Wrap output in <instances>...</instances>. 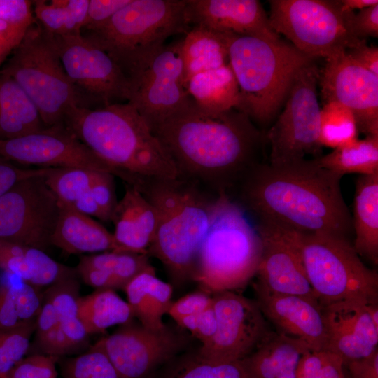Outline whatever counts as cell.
Returning a JSON list of instances; mask_svg holds the SVG:
<instances>
[{"instance_id": "cell-1", "label": "cell", "mask_w": 378, "mask_h": 378, "mask_svg": "<svg viewBox=\"0 0 378 378\" xmlns=\"http://www.w3.org/2000/svg\"><path fill=\"white\" fill-rule=\"evenodd\" d=\"M178 176L218 194L230 192L261 160L265 133L242 111H207L192 99L152 126Z\"/></svg>"}, {"instance_id": "cell-2", "label": "cell", "mask_w": 378, "mask_h": 378, "mask_svg": "<svg viewBox=\"0 0 378 378\" xmlns=\"http://www.w3.org/2000/svg\"><path fill=\"white\" fill-rule=\"evenodd\" d=\"M342 178L315 159L281 166L262 162L230 193L237 192L232 200L255 221L348 238L353 231L352 216L342 196Z\"/></svg>"}, {"instance_id": "cell-3", "label": "cell", "mask_w": 378, "mask_h": 378, "mask_svg": "<svg viewBox=\"0 0 378 378\" xmlns=\"http://www.w3.org/2000/svg\"><path fill=\"white\" fill-rule=\"evenodd\" d=\"M64 125L126 184L136 187L145 178L178 176L167 151L129 102L97 108L76 106L66 114Z\"/></svg>"}, {"instance_id": "cell-4", "label": "cell", "mask_w": 378, "mask_h": 378, "mask_svg": "<svg viewBox=\"0 0 378 378\" xmlns=\"http://www.w3.org/2000/svg\"><path fill=\"white\" fill-rule=\"evenodd\" d=\"M136 188L152 204L158 216L148 255L158 258L177 284L192 280L200 246L223 193L179 176L146 178Z\"/></svg>"}, {"instance_id": "cell-5", "label": "cell", "mask_w": 378, "mask_h": 378, "mask_svg": "<svg viewBox=\"0 0 378 378\" xmlns=\"http://www.w3.org/2000/svg\"><path fill=\"white\" fill-rule=\"evenodd\" d=\"M229 64L240 92L237 109L261 125L270 122L286 100L299 71L314 58L281 39L230 34Z\"/></svg>"}, {"instance_id": "cell-6", "label": "cell", "mask_w": 378, "mask_h": 378, "mask_svg": "<svg viewBox=\"0 0 378 378\" xmlns=\"http://www.w3.org/2000/svg\"><path fill=\"white\" fill-rule=\"evenodd\" d=\"M185 7L186 0H130L104 24L82 35L104 50L130 79L167 38L189 31Z\"/></svg>"}, {"instance_id": "cell-7", "label": "cell", "mask_w": 378, "mask_h": 378, "mask_svg": "<svg viewBox=\"0 0 378 378\" xmlns=\"http://www.w3.org/2000/svg\"><path fill=\"white\" fill-rule=\"evenodd\" d=\"M261 252L254 223L223 193L200 246L192 280L211 295L242 288L256 275Z\"/></svg>"}, {"instance_id": "cell-8", "label": "cell", "mask_w": 378, "mask_h": 378, "mask_svg": "<svg viewBox=\"0 0 378 378\" xmlns=\"http://www.w3.org/2000/svg\"><path fill=\"white\" fill-rule=\"evenodd\" d=\"M14 79L38 111L45 127L64 125L66 114L86 106L87 97L68 77L55 39L35 21L0 70Z\"/></svg>"}, {"instance_id": "cell-9", "label": "cell", "mask_w": 378, "mask_h": 378, "mask_svg": "<svg viewBox=\"0 0 378 378\" xmlns=\"http://www.w3.org/2000/svg\"><path fill=\"white\" fill-rule=\"evenodd\" d=\"M287 230L321 307L344 300H378L377 272L363 262L349 238Z\"/></svg>"}, {"instance_id": "cell-10", "label": "cell", "mask_w": 378, "mask_h": 378, "mask_svg": "<svg viewBox=\"0 0 378 378\" xmlns=\"http://www.w3.org/2000/svg\"><path fill=\"white\" fill-rule=\"evenodd\" d=\"M272 28L301 52L327 58L359 46L336 0H270Z\"/></svg>"}, {"instance_id": "cell-11", "label": "cell", "mask_w": 378, "mask_h": 378, "mask_svg": "<svg viewBox=\"0 0 378 378\" xmlns=\"http://www.w3.org/2000/svg\"><path fill=\"white\" fill-rule=\"evenodd\" d=\"M319 70L313 62L297 74L286 106L274 125L265 133L270 148L269 162L281 166L305 159L319 152L321 108L317 99Z\"/></svg>"}, {"instance_id": "cell-12", "label": "cell", "mask_w": 378, "mask_h": 378, "mask_svg": "<svg viewBox=\"0 0 378 378\" xmlns=\"http://www.w3.org/2000/svg\"><path fill=\"white\" fill-rule=\"evenodd\" d=\"M45 174L22 180L0 197V239L44 252L52 246L59 204Z\"/></svg>"}, {"instance_id": "cell-13", "label": "cell", "mask_w": 378, "mask_h": 378, "mask_svg": "<svg viewBox=\"0 0 378 378\" xmlns=\"http://www.w3.org/2000/svg\"><path fill=\"white\" fill-rule=\"evenodd\" d=\"M216 319L214 335L202 344L197 356L216 363L242 360L272 332L258 303L237 293L212 295Z\"/></svg>"}, {"instance_id": "cell-14", "label": "cell", "mask_w": 378, "mask_h": 378, "mask_svg": "<svg viewBox=\"0 0 378 378\" xmlns=\"http://www.w3.org/2000/svg\"><path fill=\"white\" fill-rule=\"evenodd\" d=\"M181 49L182 39L164 45L130 79L132 94L127 102L150 127L192 99L184 83Z\"/></svg>"}, {"instance_id": "cell-15", "label": "cell", "mask_w": 378, "mask_h": 378, "mask_svg": "<svg viewBox=\"0 0 378 378\" xmlns=\"http://www.w3.org/2000/svg\"><path fill=\"white\" fill-rule=\"evenodd\" d=\"M53 36L68 77L86 97L102 102L103 106L130 99V79L104 50L82 34Z\"/></svg>"}, {"instance_id": "cell-16", "label": "cell", "mask_w": 378, "mask_h": 378, "mask_svg": "<svg viewBox=\"0 0 378 378\" xmlns=\"http://www.w3.org/2000/svg\"><path fill=\"white\" fill-rule=\"evenodd\" d=\"M0 155L17 164L45 167H77L106 172L115 170L72 134L59 125L20 137L0 141Z\"/></svg>"}, {"instance_id": "cell-17", "label": "cell", "mask_w": 378, "mask_h": 378, "mask_svg": "<svg viewBox=\"0 0 378 378\" xmlns=\"http://www.w3.org/2000/svg\"><path fill=\"white\" fill-rule=\"evenodd\" d=\"M326 59L318 80L325 104H343L353 113L358 132L378 135V76L351 59L344 50Z\"/></svg>"}, {"instance_id": "cell-18", "label": "cell", "mask_w": 378, "mask_h": 378, "mask_svg": "<svg viewBox=\"0 0 378 378\" xmlns=\"http://www.w3.org/2000/svg\"><path fill=\"white\" fill-rule=\"evenodd\" d=\"M106 353L120 378H145L174 356L183 340L167 327L153 330L132 321L96 342Z\"/></svg>"}, {"instance_id": "cell-19", "label": "cell", "mask_w": 378, "mask_h": 378, "mask_svg": "<svg viewBox=\"0 0 378 378\" xmlns=\"http://www.w3.org/2000/svg\"><path fill=\"white\" fill-rule=\"evenodd\" d=\"M326 329L325 350L344 365L378 349V300L351 299L322 307Z\"/></svg>"}, {"instance_id": "cell-20", "label": "cell", "mask_w": 378, "mask_h": 378, "mask_svg": "<svg viewBox=\"0 0 378 378\" xmlns=\"http://www.w3.org/2000/svg\"><path fill=\"white\" fill-rule=\"evenodd\" d=\"M253 223L262 242L256 282L272 292L300 295L319 303L288 230L269 221Z\"/></svg>"}, {"instance_id": "cell-21", "label": "cell", "mask_w": 378, "mask_h": 378, "mask_svg": "<svg viewBox=\"0 0 378 378\" xmlns=\"http://www.w3.org/2000/svg\"><path fill=\"white\" fill-rule=\"evenodd\" d=\"M255 300L276 332L303 342L311 351L325 350L326 329L318 302L307 298L272 292L253 283Z\"/></svg>"}, {"instance_id": "cell-22", "label": "cell", "mask_w": 378, "mask_h": 378, "mask_svg": "<svg viewBox=\"0 0 378 378\" xmlns=\"http://www.w3.org/2000/svg\"><path fill=\"white\" fill-rule=\"evenodd\" d=\"M185 16L189 25L217 32L281 39L257 0H186Z\"/></svg>"}, {"instance_id": "cell-23", "label": "cell", "mask_w": 378, "mask_h": 378, "mask_svg": "<svg viewBox=\"0 0 378 378\" xmlns=\"http://www.w3.org/2000/svg\"><path fill=\"white\" fill-rule=\"evenodd\" d=\"M114 239L123 252L148 255L155 236L158 216L152 204L135 187L125 183L123 197L111 215Z\"/></svg>"}, {"instance_id": "cell-24", "label": "cell", "mask_w": 378, "mask_h": 378, "mask_svg": "<svg viewBox=\"0 0 378 378\" xmlns=\"http://www.w3.org/2000/svg\"><path fill=\"white\" fill-rule=\"evenodd\" d=\"M59 214L51 244L68 254L123 252L113 234L91 216L59 201Z\"/></svg>"}, {"instance_id": "cell-25", "label": "cell", "mask_w": 378, "mask_h": 378, "mask_svg": "<svg viewBox=\"0 0 378 378\" xmlns=\"http://www.w3.org/2000/svg\"><path fill=\"white\" fill-rule=\"evenodd\" d=\"M0 269L41 288L77 275L75 268L57 262L40 249L3 239H0Z\"/></svg>"}, {"instance_id": "cell-26", "label": "cell", "mask_w": 378, "mask_h": 378, "mask_svg": "<svg viewBox=\"0 0 378 378\" xmlns=\"http://www.w3.org/2000/svg\"><path fill=\"white\" fill-rule=\"evenodd\" d=\"M309 350L303 342L272 331L242 360L249 378H296L300 360Z\"/></svg>"}, {"instance_id": "cell-27", "label": "cell", "mask_w": 378, "mask_h": 378, "mask_svg": "<svg viewBox=\"0 0 378 378\" xmlns=\"http://www.w3.org/2000/svg\"><path fill=\"white\" fill-rule=\"evenodd\" d=\"M354 247L360 256L378 263V174L360 175L354 200Z\"/></svg>"}, {"instance_id": "cell-28", "label": "cell", "mask_w": 378, "mask_h": 378, "mask_svg": "<svg viewBox=\"0 0 378 378\" xmlns=\"http://www.w3.org/2000/svg\"><path fill=\"white\" fill-rule=\"evenodd\" d=\"M124 291L132 316L139 323L153 330L167 327L162 318L172 303L171 284L160 280L155 273L146 272L133 279Z\"/></svg>"}, {"instance_id": "cell-29", "label": "cell", "mask_w": 378, "mask_h": 378, "mask_svg": "<svg viewBox=\"0 0 378 378\" xmlns=\"http://www.w3.org/2000/svg\"><path fill=\"white\" fill-rule=\"evenodd\" d=\"M44 127L38 109L25 92L10 76L0 73V141Z\"/></svg>"}, {"instance_id": "cell-30", "label": "cell", "mask_w": 378, "mask_h": 378, "mask_svg": "<svg viewBox=\"0 0 378 378\" xmlns=\"http://www.w3.org/2000/svg\"><path fill=\"white\" fill-rule=\"evenodd\" d=\"M229 36L200 26L189 29L182 39L185 85L195 75L229 63Z\"/></svg>"}, {"instance_id": "cell-31", "label": "cell", "mask_w": 378, "mask_h": 378, "mask_svg": "<svg viewBox=\"0 0 378 378\" xmlns=\"http://www.w3.org/2000/svg\"><path fill=\"white\" fill-rule=\"evenodd\" d=\"M186 88L196 104L209 111L237 108L240 103L239 85L229 63L195 75Z\"/></svg>"}, {"instance_id": "cell-32", "label": "cell", "mask_w": 378, "mask_h": 378, "mask_svg": "<svg viewBox=\"0 0 378 378\" xmlns=\"http://www.w3.org/2000/svg\"><path fill=\"white\" fill-rule=\"evenodd\" d=\"M77 276L58 281L46 290L54 305L59 326L64 333L73 354L86 351L90 336L78 315V302L80 296V285Z\"/></svg>"}, {"instance_id": "cell-33", "label": "cell", "mask_w": 378, "mask_h": 378, "mask_svg": "<svg viewBox=\"0 0 378 378\" xmlns=\"http://www.w3.org/2000/svg\"><path fill=\"white\" fill-rule=\"evenodd\" d=\"M78 315L88 333L104 332L108 328L123 325L134 318L127 302L113 290L97 289L78 299Z\"/></svg>"}, {"instance_id": "cell-34", "label": "cell", "mask_w": 378, "mask_h": 378, "mask_svg": "<svg viewBox=\"0 0 378 378\" xmlns=\"http://www.w3.org/2000/svg\"><path fill=\"white\" fill-rule=\"evenodd\" d=\"M43 292L23 281L0 287V332L11 331L36 322Z\"/></svg>"}, {"instance_id": "cell-35", "label": "cell", "mask_w": 378, "mask_h": 378, "mask_svg": "<svg viewBox=\"0 0 378 378\" xmlns=\"http://www.w3.org/2000/svg\"><path fill=\"white\" fill-rule=\"evenodd\" d=\"M315 160L321 167L342 176L346 174H378V135L358 139Z\"/></svg>"}, {"instance_id": "cell-36", "label": "cell", "mask_w": 378, "mask_h": 378, "mask_svg": "<svg viewBox=\"0 0 378 378\" xmlns=\"http://www.w3.org/2000/svg\"><path fill=\"white\" fill-rule=\"evenodd\" d=\"M89 0L32 1L36 20L48 33L57 36L80 35Z\"/></svg>"}, {"instance_id": "cell-37", "label": "cell", "mask_w": 378, "mask_h": 378, "mask_svg": "<svg viewBox=\"0 0 378 378\" xmlns=\"http://www.w3.org/2000/svg\"><path fill=\"white\" fill-rule=\"evenodd\" d=\"M148 257L144 253L105 251L80 257L78 266L108 272L117 278L125 289L140 274L146 272L155 273Z\"/></svg>"}, {"instance_id": "cell-38", "label": "cell", "mask_w": 378, "mask_h": 378, "mask_svg": "<svg viewBox=\"0 0 378 378\" xmlns=\"http://www.w3.org/2000/svg\"><path fill=\"white\" fill-rule=\"evenodd\" d=\"M358 130L351 111L336 102L326 103L320 112L321 145L335 149L358 138Z\"/></svg>"}, {"instance_id": "cell-39", "label": "cell", "mask_w": 378, "mask_h": 378, "mask_svg": "<svg viewBox=\"0 0 378 378\" xmlns=\"http://www.w3.org/2000/svg\"><path fill=\"white\" fill-rule=\"evenodd\" d=\"M99 172L77 167H48L44 178L59 201L71 205L90 189Z\"/></svg>"}, {"instance_id": "cell-40", "label": "cell", "mask_w": 378, "mask_h": 378, "mask_svg": "<svg viewBox=\"0 0 378 378\" xmlns=\"http://www.w3.org/2000/svg\"><path fill=\"white\" fill-rule=\"evenodd\" d=\"M59 359L63 378H120L106 353L97 343L78 356Z\"/></svg>"}, {"instance_id": "cell-41", "label": "cell", "mask_w": 378, "mask_h": 378, "mask_svg": "<svg viewBox=\"0 0 378 378\" xmlns=\"http://www.w3.org/2000/svg\"><path fill=\"white\" fill-rule=\"evenodd\" d=\"M168 378H249L243 360L216 363L195 356L185 362Z\"/></svg>"}, {"instance_id": "cell-42", "label": "cell", "mask_w": 378, "mask_h": 378, "mask_svg": "<svg viewBox=\"0 0 378 378\" xmlns=\"http://www.w3.org/2000/svg\"><path fill=\"white\" fill-rule=\"evenodd\" d=\"M36 322L22 328L0 332V377L6 375L30 350Z\"/></svg>"}, {"instance_id": "cell-43", "label": "cell", "mask_w": 378, "mask_h": 378, "mask_svg": "<svg viewBox=\"0 0 378 378\" xmlns=\"http://www.w3.org/2000/svg\"><path fill=\"white\" fill-rule=\"evenodd\" d=\"M343 360L330 351H307L300 360L296 378H346Z\"/></svg>"}, {"instance_id": "cell-44", "label": "cell", "mask_w": 378, "mask_h": 378, "mask_svg": "<svg viewBox=\"0 0 378 378\" xmlns=\"http://www.w3.org/2000/svg\"><path fill=\"white\" fill-rule=\"evenodd\" d=\"M59 358L32 354L20 360L6 374V378H57L56 363Z\"/></svg>"}, {"instance_id": "cell-45", "label": "cell", "mask_w": 378, "mask_h": 378, "mask_svg": "<svg viewBox=\"0 0 378 378\" xmlns=\"http://www.w3.org/2000/svg\"><path fill=\"white\" fill-rule=\"evenodd\" d=\"M114 176L109 172H99L90 189L103 215L104 222L111 221V215L118 203Z\"/></svg>"}, {"instance_id": "cell-46", "label": "cell", "mask_w": 378, "mask_h": 378, "mask_svg": "<svg viewBox=\"0 0 378 378\" xmlns=\"http://www.w3.org/2000/svg\"><path fill=\"white\" fill-rule=\"evenodd\" d=\"M213 304L212 295L202 290L188 293L172 302L167 314L178 323L182 318L202 312Z\"/></svg>"}, {"instance_id": "cell-47", "label": "cell", "mask_w": 378, "mask_h": 378, "mask_svg": "<svg viewBox=\"0 0 378 378\" xmlns=\"http://www.w3.org/2000/svg\"><path fill=\"white\" fill-rule=\"evenodd\" d=\"M351 33L358 39L378 36V4L360 10L358 13H345Z\"/></svg>"}, {"instance_id": "cell-48", "label": "cell", "mask_w": 378, "mask_h": 378, "mask_svg": "<svg viewBox=\"0 0 378 378\" xmlns=\"http://www.w3.org/2000/svg\"><path fill=\"white\" fill-rule=\"evenodd\" d=\"M130 0H89L83 31L97 28L107 22Z\"/></svg>"}, {"instance_id": "cell-49", "label": "cell", "mask_w": 378, "mask_h": 378, "mask_svg": "<svg viewBox=\"0 0 378 378\" xmlns=\"http://www.w3.org/2000/svg\"><path fill=\"white\" fill-rule=\"evenodd\" d=\"M177 323L188 330L203 344L208 341L216 331V319L213 307L196 314L186 316Z\"/></svg>"}, {"instance_id": "cell-50", "label": "cell", "mask_w": 378, "mask_h": 378, "mask_svg": "<svg viewBox=\"0 0 378 378\" xmlns=\"http://www.w3.org/2000/svg\"><path fill=\"white\" fill-rule=\"evenodd\" d=\"M33 23H15L0 19V66L20 45Z\"/></svg>"}, {"instance_id": "cell-51", "label": "cell", "mask_w": 378, "mask_h": 378, "mask_svg": "<svg viewBox=\"0 0 378 378\" xmlns=\"http://www.w3.org/2000/svg\"><path fill=\"white\" fill-rule=\"evenodd\" d=\"M48 167L27 169L0 155V197L22 180L36 175L44 174Z\"/></svg>"}, {"instance_id": "cell-52", "label": "cell", "mask_w": 378, "mask_h": 378, "mask_svg": "<svg viewBox=\"0 0 378 378\" xmlns=\"http://www.w3.org/2000/svg\"><path fill=\"white\" fill-rule=\"evenodd\" d=\"M0 19L15 23L34 22L32 1L0 0Z\"/></svg>"}, {"instance_id": "cell-53", "label": "cell", "mask_w": 378, "mask_h": 378, "mask_svg": "<svg viewBox=\"0 0 378 378\" xmlns=\"http://www.w3.org/2000/svg\"><path fill=\"white\" fill-rule=\"evenodd\" d=\"M77 275L87 285L96 289H124L121 283L111 273L93 268L76 266Z\"/></svg>"}, {"instance_id": "cell-54", "label": "cell", "mask_w": 378, "mask_h": 378, "mask_svg": "<svg viewBox=\"0 0 378 378\" xmlns=\"http://www.w3.org/2000/svg\"><path fill=\"white\" fill-rule=\"evenodd\" d=\"M346 55L356 62L378 76V48L368 46L365 41L346 50Z\"/></svg>"}, {"instance_id": "cell-55", "label": "cell", "mask_w": 378, "mask_h": 378, "mask_svg": "<svg viewBox=\"0 0 378 378\" xmlns=\"http://www.w3.org/2000/svg\"><path fill=\"white\" fill-rule=\"evenodd\" d=\"M351 378H378V349L370 356L347 363Z\"/></svg>"}, {"instance_id": "cell-56", "label": "cell", "mask_w": 378, "mask_h": 378, "mask_svg": "<svg viewBox=\"0 0 378 378\" xmlns=\"http://www.w3.org/2000/svg\"><path fill=\"white\" fill-rule=\"evenodd\" d=\"M71 206L83 214L94 216L104 221L103 215L94 200L90 190L78 198Z\"/></svg>"}, {"instance_id": "cell-57", "label": "cell", "mask_w": 378, "mask_h": 378, "mask_svg": "<svg viewBox=\"0 0 378 378\" xmlns=\"http://www.w3.org/2000/svg\"><path fill=\"white\" fill-rule=\"evenodd\" d=\"M342 13L354 12V10H362L378 4L377 0H337Z\"/></svg>"}, {"instance_id": "cell-58", "label": "cell", "mask_w": 378, "mask_h": 378, "mask_svg": "<svg viewBox=\"0 0 378 378\" xmlns=\"http://www.w3.org/2000/svg\"><path fill=\"white\" fill-rule=\"evenodd\" d=\"M0 378H6V375H4L2 377H0Z\"/></svg>"}]
</instances>
